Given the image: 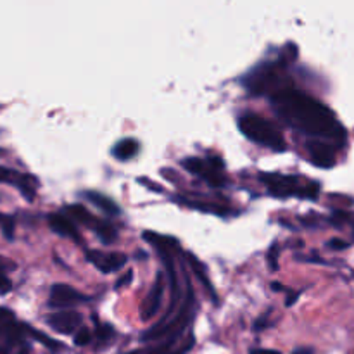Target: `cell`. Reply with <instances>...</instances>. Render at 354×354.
Instances as JSON below:
<instances>
[{"mask_svg":"<svg viewBox=\"0 0 354 354\" xmlns=\"http://www.w3.org/2000/svg\"><path fill=\"white\" fill-rule=\"evenodd\" d=\"M277 116L289 127L310 138H322L332 142L339 149L344 147L348 140L346 128L339 123L337 116L328 106L313 99L308 93L286 86L270 95Z\"/></svg>","mask_w":354,"mask_h":354,"instance_id":"1","label":"cell"},{"mask_svg":"<svg viewBox=\"0 0 354 354\" xmlns=\"http://www.w3.org/2000/svg\"><path fill=\"white\" fill-rule=\"evenodd\" d=\"M239 130L254 144L268 147L272 151L283 152L287 149L286 140L275 124L270 123L266 118L254 113H245L239 118Z\"/></svg>","mask_w":354,"mask_h":354,"instance_id":"2","label":"cell"},{"mask_svg":"<svg viewBox=\"0 0 354 354\" xmlns=\"http://www.w3.org/2000/svg\"><path fill=\"white\" fill-rule=\"evenodd\" d=\"M283 69H286L283 61L265 62V64L258 66L244 78L245 88L252 95H265V93L272 95L286 86H290L283 83Z\"/></svg>","mask_w":354,"mask_h":354,"instance_id":"3","label":"cell"},{"mask_svg":"<svg viewBox=\"0 0 354 354\" xmlns=\"http://www.w3.org/2000/svg\"><path fill=\"white\" fill-rule=\"evenodd\" d=\"M263 185L275 197H303V199H317L318 183L301 182L299 176L280 175V173H263L259 176Z\"/></svg>","mask_w":354,"mask_h":354,"instance_id":"4","label":"cell"},{"mask_svg":"<svg viewBox=\"0 0 354 354\" xmlns=\"http://www.w3.org/2000/svg\"><path fill=\"white\" fill-rule=\"evenodd\" d=\"M192 306H194V290L190 286V277L187 275V292L185 299H183L182 306L176 317H173V320L166 322V324H156L154 327H151L149 330H145L142 334L140 341L142 342H152L159 341V339H178L180 334L185 330V327L189 325L190 318H192Z\"/></svg>","mask_w":354,"mask_h":354,"instance_id":"5","label":"cell"},{"mask_svg":"<svg viewBox=\"0 0 354 354\" xmlns=\"http://www.w3.org/2000/svg\"><path fill=\"white\" fill-rule=\"evenodd\" d=\"M182 166L192 175L201 176L213 189H220L227 182L223 176V161L218 156H207L206 159L187 158L182 161Z\"/></svg>","mask_w":354,"mask_h":354,"instance_id":"6","label":"cell"},{"mask_svg":"<svg viewBox=\"0 0 354 354\" xmlns=\"http://www.w3.org/2000/svg\"><path fill=\"white\" fill-rule=\"evenodd\" d=\"M304 145H306L311 162L318 168H332L337 161L339 147L332 142L322 140V138H308Z\"/></svg>","mask_w":354,"mask_h":354,"instance_id":"7","label":"cell"},{"mask_svg":"<svg viewBox=\"0 0 354 354\" xmlns=\"http://www.w3.org/2000/svg\"><path fill=\"white\" fill-rule=\"evenodd\" d=\"M0 183L16 187L23 194L24 199L30 201V203L35 201V196H37V180L26 173L17 171V169L0 166Z\"/></svg>","mask_w":354,"mask_h":354,"instance_id":"8","label":"cell"},{"mask_svg":"<svg viewBox=\"0 0 354 354\" xmlns=\"http://www.w3.org/2000/svg\"><path fill=\"white\" fill-rule=\"evenodd\" d=\"M86 259L102 273H114L127 265L128 258L121 252L106 251H86Z\"/></svg>","mask_w":354,"mask_h":354,"instance_id":"9","label":"cell"},{"mask_svg":"<svg viewBox=\"0 0 354 354\" xmlns=\"http://www.w3.org/2000/svg\"><path fill=\"white\" fill-rule=\"evenodd\" d=\"M90 297L85 294L78 292L76 289H73L71 286H66V283H55L50 289V297H48V304L54 308H66L71 306V304L85 303Z\"/></svg>","mask_w":354,"mask_h":354,"instance_id":"10","label":"cell"},{"mask_svg":"<svg viewBox=\"0 0 354 354\" xmlns=\"http://www.w3.org/2000/svg\"><path fill=\"white\" fill-rule=\"evenodd\" d=\"M47 324L54 328L59 334H75V332L80 330L82 327V315L76 313V311H59V313L50 315L47 318Z\"/></svg>","mask_w":354,"mask_h":354,"instance_id":"11","label":"cell"},{"mask_svg":"<svg viewBox=\"0 0 354 354\" xmlns=\"http://www.w3.org/2000/svg\"><path fill=\"white\" fill-rule=\"evenodd\" d=\"M47 221H48V227H50L57 235L71 239V241H75L76 244H82V237H80V232L78 228H76L75 221H73L66 213L47 214Z\"/></svg>","mask_w":354,"mask_h":354,"instance_id":"12","label":"cell"},{"mask_svg":"<svg viewBox=\"0 0 354 354\" xmlns=\"http://www.w3.org/2000/svg\"><path fill=\"white\" fill-rule=\"evenodd\" d=\"M162 294H165V277L159 272L154 280V286H152L151 289V294H149V297L145 299L144 308H142V318H144V320H149V318H152L158 313L162 303Z\"/></svg>","mask_w":354,"mask_h":354,"instance_id":"13","label":"cell"},{"mask_svg":"<svg viewBox=\"0 0 354 354\" xmlns=\"http://www.w3.org/2000/svg\"><path fill=\"white\" fill-rule=\"evenodd\" d=\"M64 213L68 214L73 221H78L80 225L90 228V230H95V227L100 221V218L93 216V214L90 213L85 206H82V204H69V206L64 207Z\"/></svg>","mask_w":354,"mask_h":354,"instance_id":"14","label":"cell"},{"mask_svg":"<svg viewBox=\"0 0 354 354\" xmlns=\"http://www.w3.org/2000/svg\"><path fill=\"white\" fill-rule=\"evenodd\" d=\"M85 196L86 201H90V203L93 204V206H97L99 209H102L104 213H107L109 216H120L121 214V209L120 206H118L116 203H114L113 199H109L107 196H104V194L100 192H93V190H88V192L83 194Z\"/></svg>","mask_w":354,"mask_h":354,"instance_id":"15","label":"cell"},{"mask_svg":"<svg viewBox=\"0 0 354 354\" xmlns=\"http://www.w3.org/2000/svg\"><path fill=\"white\" fill-rule=\"evenodd\" d=\"M144 241L154 245L158 251H180L178 241L173 237H168V235H159L156 232H144Z\"/></svg>","mask_w":354,"mask_h":354,"instance_id":"16","label":"cell"},{"mask_svg":"<svg viewBox=\"0 0 354 354\" xmlns=\"http://www.w3.org/2000/svg\"><path fill=\"white\" fill-rule=\"evenodd\" d=\"M187 259H189V265L192 266V273L194 275H197V279L203 282V286L206 287L207 290H209L211 297L214 299V303H218V297H216V292H214L213 289V283L209 282V277H207V272H206V266L203 265V263L199 261V259L196 258L194 254H190V252H187Z\"/></svg>","mask_w":354,"mask_h":354,"instance_id":"17","label":"cell"},{"mask_svg":"<svg viewBox=\"0 0 354 354\" xmlns=\"http://www.w3.org/2000/svg\"><path fill=\"white\" fill-rule=\"evenodd\" d=\"M138 151V142L135 138H123L121 142H118L113 149V156L120 161H128V159L133 158Z\"/></svg>","mask_w":354,"mask_h":354,"instance_id":"18","label":"cell"},{"mask_svg":"<svg viewBox=\"0 0 354 354\" xmlns=\"http://www.w3.org/2000/svg\"><path fill=\"white\" fill-rule=\"evenodd\" d=\"M178 203L185 204V206L192 207V209H199L204 211V213H213V214H220V216H228L232 214V209H227V207H221L218 204H211V203H199V201H190L185 199V197H178Z\"/></svg>","mask_w":354,"mask_h":354,"instance_id":"19","label":"cell"},{"mask_svg":"<svg viewBox=\"0 0 354 354\" xmlns=\"http://www.w3.org/2000/svg\"><path fill=\"white\" fill-rule=\"evenodd\" d=\"M97 234V237L100 239V241L104 242V244H113L114 241L118 239V234H116V228L113 227L111 223H107V221L100 220L99 225L95 227V230H93Z\"/></svg>","mask_w":354,"mask_h":354,"instance_id":"20","label":"cell"},{"mask_svg":"<svg viewBox=\"0 0 354 354\" xmlns=\"http://www.w3.org/2000/svg\"><path fill=\"white\" fill-rule=\"evenodd\" d=\"M24 328H26V334L28 335H31V337H33V339H37L38 342H41V344H44V346H47V348L52 349V351H57V349L62 348L61 342L54 341V339H50V337H48V335L41 334V332H38L37 328L30 327V325H26V324H24Z\"/></svg>","mask_w":354,"mask_h":354,"instance_id":"21","label":"cell"},{"mask_svg":"<svg viewBox=\"0 0 354 354\" xmlns=\"http://www.w3.org/2000/svg\"><path fill=\"white\" fill-rule=\"evenodd\" d=\"M0 230L7 241H14V232H16V220L9 214L0 213Z\"/></svg>","mask_w":354,"mask_h":354,"instance_id":"22","label":"cell"},{"mask_svg":"<svg viewBox=\"0 0 354 354\" xmlns=\"http://www.w3.org/2000/svg\"><path fill=\"white\" fill-rule=\"evenodd\" d=\"M95 335L99 342H109V339L114 335V330L111 325H99L95 330Z\"/></svg>","mask_w":354,"mask_h":354,"instance_id":"23","label":"cell"},{"mask_svg":"<svg viewBox=\"0 0 354 354\" xmlns=\"http://www.w3.org/2000/svg\"><path fill=\"white\" fill-rule=\"evenodd\" d=\"M92 342V332L88 328L82 327L78 332L75 334V344L76 346H86Z\"/></svg>","mask_w":354,"mask_h":354,"instance_id":"24","label":"cell"},{"mask_svg":"<svg viewBox=\"0 0 354 354\" xmlns=\"http://www.w3.org/2000/svg\"><path fill=\"white\" fill-rule=\"evenodd\" d=\"M268 265L270 268L275 272V270H279V245L273 244L272 248H270L268 251Z\"/></svg>","mask_w":354,"mask_h":354,"instance_id":"25","label":"cell"},{"mask_svg":"<svg viewBox=\"0 0 354 354\" xmlns=\"http://www.w3.org/2000/svg\"><path fill=\"white\" fill-rule=\"evenodd\" d=\"M12 270H16V263L0 256V275H6V273L12 272Z\"/></svg>","mask_w":354,"mask_h":354,"instance_id":"26","label":"cell"},{"mask_svg":"<svg viewBox=\"0 0 354 354\" xmlns=\"http://www.w3.org/2000/svg\"><path fill=\"white\" fill-rule=\"evenodd\" d=\"M327 245L330 249H335V251H342V249L349 248V242L342 241V239H330V241L327 242Z\"/></svg>","mask_w":354,"mask_h":354,"instance_id":"27","label":"cell"},{"mask_svg":"<svg viewBox=\"0 0 354 354\" xmlns=\"http://www.w3.org/2000/svg\"><path fill=\"white\" fill-rule=\"evenodd\" d=\"M192 348H194V335H190V337L185 341V344L180 346V348L176 349V351H171V353H168V354H187Z\"/></svg>","mask_w":354,"mask_h":354,"instance_id":"28","label":"cell"},{"mask_svg":"<svg viewBox=\"0 0 354 354\" xmlns=\"http://www.w3.org/2000/svg\"><path fill=\"white\" fill-rule=\"evenodd\" d=\"M12 289V282L7 275H0V294H7Z\"/></svg>","mask_w":354,"mask_h":354,"instance_id":"29","label":"cell"},{"mask_svg":"<svg viewBox=\"0 0 354 354\" xmlns=\"http://www.w3.org/2000/svg\"><path fill=\"white\" fill-rule=\"evenodd\" d=\"M251 354H282L280 351H275V349H259V348H254L249 351Z\"/></svg>","mask_w":354,"mask_h":354,"instance_id":"30","label":"cell"},{"mask_svg":"<svg viewBox=\"0 0 354 354\" xmlns=\"http://www.w3.org/2000/svg\"><path fill=\"white\" fill-rule=\"evenodd\" d=\"M131 277H133V273H131V272H128V273H127V277H124V279H121V280H120V282H118V283H116V287H121V286H127V283H128V282H130V280H131Z\"/></svg>","mask_w":354,"mask_h":354,"instance_id":"31","label":"cell"},{"mask_svg":"<svg viewBox=\"0 0 354 354\" xmlns=\"http://www.w3.org/2000/svg\"><path fill=\"white\" fill-rule=\"evenodd\" d=\"M19 354H28V348H23V349H21Z\"/></svg>","mask_w":354,"mask_h":354,"instance_id":"32","label":"cell"}]
</instances>
